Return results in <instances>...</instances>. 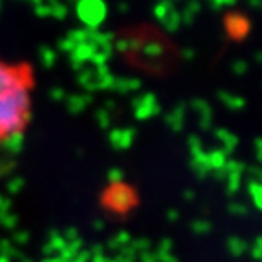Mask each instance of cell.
<instances>
[{
	"label": "cell",
	"instance_id": "6da1fadb",
	"mask_svg": "<svg viewBox=\"0 0 262 262\" xmlns=\"http://www.w3.org/2000/svg\"><path fill=\"white\" fill-rule=\"evenodd\" d=\"M38 78L33 63L0 56V146L23 138L33 123Z\"/></svg>",
	"mask_w": 262,
	"mask_h": 262
}]
</instances>
